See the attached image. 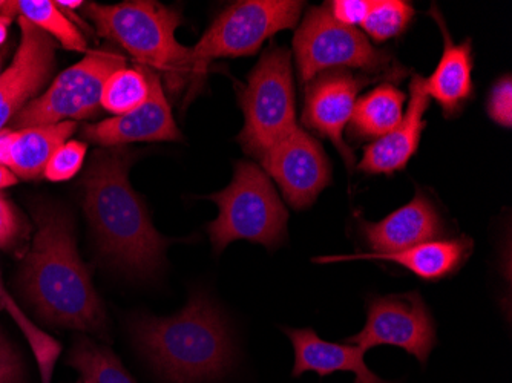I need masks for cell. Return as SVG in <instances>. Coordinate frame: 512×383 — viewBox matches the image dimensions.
Listing matches in <instances>:
<instances>
[{
    "mask_svg": "<svg viewBox=\"0 0 512 383\" xmlns=\"http://www.w3.org/2000/svg\"><path fill=\"white\" fill-rule=\"evenodd\" d=\"M134 155L125 148L96 151L89 161L83 189L85 212L96 233L100 253L112 266L148 279L165 267V253L174 239L157 232L145 201L129 183Z\"/></svg>",
    "mask_w": 512,
    "mask_h": 383,
    "instance_id": "obj_1",
    "label": "cell"
},
{
    "mask_svg": "<svg viewBox=\"0 0 512 383\" xmlns=\"http://www.w3.org/2000/svg\"><path fill=\"white\" fill-rule=\"evenodd\" d=\"M37 232L20 270L23 295L40 319L106 338L108 318L77 252L71 217L56 207L34 213Z\"/></svg>",
    "mask_w": 512,
    "mask_h": 383,
    "instance_id": "obj_2",
    "label": "cell"
},
{
    "mask_svg": "<svg viewBox=\"0 0 512 383\" xmlns=\"http://www.w3.org/2000/svg\"><path fill=\"white\" fill-rule=\"evenodd\" d=\"M132 334L155 373L168 383L215 382L237 362L223 311L201 290L177 315L135 319Z\"/></svg>",
    "mask_w": 512,
    "mask_h": 383,
    "instance_id": "obj_3",
    "label": "cell"
},
{
    "mask_svg": "<svg viewBox=\"0 0 512 383\" xmlns=\"http://www.w3.org/2000/svg\"><path fill=\"white\" fill-rule=\"evenodd\" d=\"M82 10L100 36L119 43L138 66L163 76L169 91L177 94L191 82V48L175 39L181 25L178 11L152 0L86 4Z\"/></svg>",
    "mask_w": 512,
    "mask_h": 383,
    "instance_id": "obj_4",
    "label": "cell"
},
{
    "mask_svg": "<svg viewBox=\"0 0 512 383\" xmlns=\"http://www.w3.org/2000/svg\"><path fill=\"white\" fill-rule=\"evenodd\" d=\"M209 198L220 209L217 220L207 224L217 255L235 241L261 244L272 252L286 243L289 212L258 164L238 161L229 186Z\"/></svg>",
    "mask_w": 512,
    "mask_h": 383,
    "instance_id": "obj_5",
    "label": "cell"
},
{
    "mask_svg": "<svg viewBox=\"0 0 512 383\" xmlns=\"http://www.w3.org/2000/svg\"><path fill=\"white\" fill-rule=\"evenodd\" d=\"M304 5L293 0H243L226 8L191 48L189 100L197 95L214 60L252 56L279 31L295 28Z\"/></svg>",
    "mask_w": 512,
    "mask_h": 383,
    "instance_id": "obj_6",
    "label": "cell"
},
{
    "mask_svg": "<svg viewBox=\"0 0 512 383\" xmlns=\"http://www.w3.org/2000/svg\"><path fill=\"white\" fill-rule=\"evenodd\" d=\"M238 100L244 114L238 143L247 154L263 160L273 146L298 128L289 50L269 48L238 92Z\"/></svg>",
    "mask_w": 512,
    "mask_h": 383,
    "instance_id": "obj_7",
    "label": "cell"
},
{
    "mask_svg": "<svg viewBox=\"0 0 512 383\" xmlns=\"http://www.w3.org/2000/svg\"><path fill=\"white\" fill-rule=\"evenodd\" d=\"M293 50L302 83L339 68L396 79L407 74L388 51L375 48L356 28L336 22L327 7L310 8L293 37Z\"/></svg>",
    "mask_w": 512,
    "mask_h": 383,
    "instance_id": "obj_8",
    "label": "cell"
},
{
    "mask_svg": "<svg viewBox=\"0 0 512 383\" xmlns=\"http://www.w3.org/2000/svg\"><path fill=\"white\" fill-rule=\"evenodd\" d=\"M126 68L117 51H91L56 77L50 88L23 106L10 129L36 128L91 118L102 108V92L109 77Z\"/></svg>",
    "mask_w": 512,
    "mask_h": 383,
    "instance_id": "obj_9",
    "label": "cell"
},
{
    "mask_svg": "<svg viewBox=\"0 0 512 383\" xmlns=\"http://www.w3.org/2000/svg\"><path fill=\"white\" fill-rule=\"evenodd\" d=\"M344 342L365 353L382 345L402 348L427 367L437 345L436 321L419 292L370 296L365 327Z\"/></svg>",
    "mask_w": 512,
    "mask_h": 383,
    "instance_id": "obj_10",
    "label": "cell"
},
{
    "mask_svg": "<svg viewBox=\"0 0 512 383\" xmlns=\"http://www.w3.org/2000/svg\"><path fill=\"white\" fill-rule=\"evenodd\" d=\"M261 163L295 210L312 206L322 190L332 183V166L324 148L301 128L273 146Z\"/></svg>",
    "mask_w": 512,
    "mask_h": 383,
    "instance_id": "obj_11",
    "label": "cell"
},
{
    "mask_svg": "<svg viewBox=\"0 0 512 383\" xmlns=\"http://www.w3.org/2000/svg\"><path fill=\"white\" fill-rule=\"evenodd\" d=\"M20 43L13 62L0 74V132L42 91L53 76L57 43L19 17Z\"/></svg>",
    "mask_w": 512,
    "mask_h": 383,
    "instance_id": "obj_12",
    "label": "cell"
},
{
    "mask_svg": "<svg viewBox=\"0 0 512 383\" xmlns=\"http://www.w3.org/2000/svg\"><path fill=\"white\" fill-rule=\"evenodd\" d=\"M375 80L378 77L332 71L315 77L306 91L302 123L332 141L350 171L356 167V158L352 148L345 143L344 129L352 120L359 91Z\"/></svg>",
    "mask_w": 512,
    "mask_h": 383,
    "instance_id": "obj_13",
    "label": "cell"
},
{
    "mask_svg": "<svg viewBox=\"0 0 512 383\" xmlns=\"http://www.w3.org/2000/svg\"><path fill=\"white\" fill-rule=\"evenodd\" d=\"M149 83V95L142 106L117 117L106 118L83 129L86 140L105 146L122 148L135 141H180V129L172 117L171 106L161 86V77L149 68L138 66Z\"/></svg>",
    "mask_w": 512,
    "mask_h": 383,
    "instance_id": "obj_14",
    "label": "cell"
},
{
    "mask_svg": "<svg viewBox=\"0 0 512 383\" xmlns=\"http://www.w3.org/2000/svg\"><path fill=\"white\" fill-rule=\"evenodd\" d=\"M359 236L371 253L387 255L427 243L447 232L444 218L430 198L416 192L410 203L378 223L359 221Z\"/></svg>",
    "mask_w": 512,
    "mask_h": 383,
    "instance_id": "obj_15",
    "label": "cell"
},
{
    "mask_svg": "<svg viewBox=\"0 0 512 383\" xmlns=\"http://www.w3.org/2000/svg\"><path fill=\"white\" fill-rule=\"evenodd\" d=\"M473 250V239L462 235L433 239V241L417 244L399 252L387 253V255L358 253V255L319 256V258H313V262L332 264V262L356 261V259L385 261L408 270L422 281L437 282L456 275L467 264L468 259L473 255Z\"/></svg>",
    "mask_w": 512,
    "mask_h": 383,
    "instance_id": "obj_16",
    "label": "cell"
},
{
    "mask_svg": "<svg viewBox=\"0 0 512 383\" xmlns=\"http://www.w3.org/2000/svg\"><path fill=\"white\" fill-rule=\"evenodd\" d=\"M430 99L424 91V77L414 76L410 83V103L398 128L365 146L358 169L365 174L391 175L407 167L416 154L424 132V115Z\"/></svg>",
    "mask_w": 512,
    "mask_h": 383,
    "instance_id": "obj_17",
    "label": "cell"
},
{
    "mask_svg": "<svg viewBox=\"0 0 512 383\" xmlns=\"http://www.w3.org/2000/svg\"><path fill=\"white\" fill-rule=\"evenodd\" d=\"M283 331L292 341L293 351H295L293 379H298L306 373L327 377L341 371V373L355 374L353 383H402V380L388 382L373 373L365 364V351L356 345L324 341L310 327H284Z\"/></svg>",
    "mask_w": 512,
    "mask_h": 383,
    "instance_id": "obj_18",
    "label": "cell"
},
{
    "mask_svg": "<svg viewBox=\"0 0 512 383\" xmlns=\"http://www.w3.org/2000/svg\"><path fill=\"white\" fill-rule=\"evenodd\" d=\"M431 14L444 34V53L434 73L424 79V91L428 99L436 100L445 117H456L474 94L473 46L471 40L454 43L436 7Z\"/></svg>",
    "mask_w": 512,
    "mask_h": 383,
    "instance_id": "obj_19",
    "label": "cell"
},
{
    "mask_svg": "<svg viewBox=\"0 0 512 383\" xmlns=\"http://www.w3.org/2000/svg\"><path fill=\"white\" fill-rule=\"evenodd\" d=\"M76 122L4 129L0 132V166L7 167L23 180H36L45 174L54 152L76 132Z\"/></svg>",
    "mask_w": 512,
    "mask_h": 383,
    "instance_id": "obj_20",
    "label": "cell"
},
{
    "mask_svg": "<svg viewBox=\"0 0 512 383\" xmlns=\"http://www.w3.org/2000/svg\"><path fill=\"white\" fill-rule=\"evenodd\" d=\"M405 94L401 89L384 83L362 95L356 102L350 135L358 140H378L398 128L404 117Z\"/></svg>",
    "mask_w": 512,
    "mask_h": 383,
    "instance_id": "obj_21",
    "label": "cell"
},
{
    "mask_svg": "<svg viewBox=\"0 0 512 383\" xmlns=\"http://www.w3.org/2000/svg\"><path fill=\"white\" fill-rule=\"evenodd\" d=\"M0 16L13 20V16L23 17L34 27L48 34L54 42H59L63 48L71 51L85 53L86 40L74 22L68 19L65 13L57 7L56 2L50 0H17V2H4Z\"/></svg>",
    "mask_w": 512,
    "mask_h": 383,
    "instance_id": "obj_22",
    "label": "cell"
},
{
    "mask_svg": "<svg viewBox=\"0 0 512 383\" xmlns=\"http://www.w3.org/2000/svg\"><path fill=\"white\" fill-rule=\"evenodd\" d=\"M66 364L79 371L82 383H137L112 350L88 338L77 339Z\"/></svg>",
    "mask_w": 512,
    "mask_h": 383,
    "instance_id": "obj_23",
    "label": "cell"
},
{
    "mask_svg": "<svg viewBox=\"0 0 512 383\" xmlns=\"http://www.w3.org/2000/svg\"><path fill=\"white\" fill-rule=\"evenodd\" d=\"M0 308L7 311L10 318L16 322L17 327L20 328L31 350H33L34 357H36L37 365H39L40 377L42 383H51L53 380L54 365L60 354V344L56 339L51 338L50 334L40 330L27 315L22 308L16 304L13 296L5 289L4 279L0 273Z\"/></svg>",
    "mask_w": 512,
    "mask_h": 383,
    "instance_id": "obj_24",
    "label": "cell"
},
{
    "mask_svg": "<svg viewBox=\"0 0 512 383\" xmlns=\"http://www.w3.org/2000/svg\"><path fill=\"white\" fill-rule=\"evenodd\" d=\"M149 83L140 68H123L115 71L102 92V108L117 115L129 114L146 102Z\"/></svg>",
    "mask_w": 512,
    "mask_h": 383,
    "instance_id": "obj_25",
    "label": "cell"
},
{
    "mask_svg": "<svg viewBox=\"0 0 512 383\" xmlns=\"http://www.w3.org/2000/svg\"><path fill=\"white\" fill-rule=\"evenodd\" d=\"M413 5L402 0H376L371 2L367 17L362 22L365 33L375 42H387L401 36L411 20H413Z\"/></svg>",
    "mask_w": 512,
    "mask_h": 383,
    "instance_id": "obj_26",
    "label": "cell"
},
{
    "mask_svg": "<svg viewBox=\"0 0 512 383\" xmlns=\"http://www.w3.org/2000/svg\"><path fill=\"white\" fill-rule=\"evenodd\" d=\"M86 143L79 140H68L65 145L60 146L50 163L46 164L43 177L50 181H66L76 177L77 172L82 169L85 161Z\"/></svg>",
    "mask_w": 512,
    "mask_h": 383,
    "instance_id": "obj_27",
    "label": "cell"
},
{
    "mask_svg": "<svg viewBox=\"0 0 512 383\" xmlns=\"http://www.w3.org/2000/svg\"><path fill=\"white\" fill-rule=\"evenodd\" d=\"M27 232L28 227L23 226L13 204L0 194V249L7 252L19 249L23 238H27Z\"/></svg>",
    "mask_w": 512,
    "mask_h": 383,
    "instance_id": "obj_28",
    "label": "cell"
},
{
    "mask_svg": "<svg viewBox=\"0 0 512 383\" xmlns=\"http://www.w3.org/2000/svg\"><path fill=\"white\" fill-rule=\"evenodd\" d=\"M486 111L491 120L503 128L512 126V80L505 76L493 86L488 102H486Z\"/></svg>",
    "mask_w": 512,
    "mask_h": 383,
    "instance_id": "obj_29",
    "label": "cell"
},
{
    "mask_svg": "<svg viewBox=\"0 0 512 383\" xmlns=\"http://www.w3.org/2000/svg\"><path fill=\"white\" fill-rule=\"evenodd\" d=\"M370 4L368 0H333L327 4V10L336 22L345 27L355 28L364 22Z\"/></svg>",
    "mask_w": 512,
    "mask_h": 383,
    "instance_id": "obj_30",
    "label": "cell"
},
{
    "mask_svg": "<svg viewBox=\"0 0 512 383\" xmlns=\"http://www.w3.org/2000/svg\"><path fill=\"white\" fill-rule=\"evenodd\" d=\"M0 383H25V368L19 354L0 334Z\"/></svg>",
    "mask_w": 512,
    "mask_h": 383,
    "instance_id": "obj_31",
    "label": "cell"
},
{
    "mask_svg": "<svg viewBox=\"0 0 512 383\" xmlns=\"http://www.w3.org/2000/svg\"><path fill=\"white\" fill-rule=\"evenodd\" d=\"M17 181H19V178H17L10 169L0 166V190L14 186V184H17Z\"/></svg>",
    "mask_w": 512,
    "mask_h": 383,
    "instance_id": "obj_32",
    "label": "cell"
},
{
    "mask_svg": "<svg viewBox=\"0 0 512 383\" xmlns=\"http://www.w3.org/2000/svg\"><path fill=\"white\" fill-rule=\"evenodd\" d=\"M11 22L13 20L8 19V17L0 16V45L7 40L8 27H10Z\"/></svg>",
    "mask_w": 512,
    "mask_h": 383,
    "instance_id": "obj_33",
    "label": "cell"
},
{
    "mask_svg": "<svg viewBox=\"0 0 512 383\" xmlns=\"http://www.w3.org/2000/svg\"><path fill=\"white\" fill-rule=\"evenodd\" d=\"M2 7H4V2H0V10H2Z\"/></svg>",
    "mask_w": 512,
    "mask_h": 383,
    "instance_id": "obj_34",
    "label": "cell"
},
{
    "mask_svg": "<svg viewBox=\"0 0 512 383\" xmlns=\"http://www.w3.org/2000/svg\"><path fill=\"white\" fill-rule=\"evenodd\" d=\"M0 62H2V59H0Z\"/></svg>",
    "mask_w": 512,
    "mask_h": 383,
    "instance_id": "obj_35",
    "label": "cell"
},
{
    "mask_svg": "<svg viewBox=\"0 0 512 383\" xmlns=\"http://www.w3.org/2000/svg\"><path fill=\"white\" fill-rule=\"evenodd\" d=\"M79 383H82V382H79Z\"/></svg>",
    "mask_w": 512,
    "mask_h": 383,
    "instance_id": "obj_36",
    "label": "cell"
}]
</instances>
